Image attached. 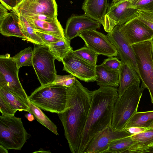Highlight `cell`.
Returning <instances> with one entry per match:
<instances>
[{"label": "cell", "instance_id": "cell-1", "mask_svg": "<svg viewBox=\"0 0 153 153\" xmlns=\"http://www.w3.org/2000/svg\"><path fill=\"white\" fill-rule=\"evenodd\" d=\"M92 91L76 79L68 87L66 108L58 114L64 130V134L72 153H79L82 135L92 99Z\"/></svg>", "mask_w": 153, "mask_h": 153}, {"label": "cell", "instance_id": "cell-2", "mask_svg": "<svg viewBox=\"0 0 153 153\" xmlns=\"http://www.w3.org/2000/svg\"><path fill=\"white\" fill-rule=\"evenodd\" d=\"M118 97L117 87H100L92 91L91 101L79 153H84L94 136L111 125L114 105Z\"/></svg>", "mask_w": 153, "mask_h": 153}, {"label": "cell", "instance_id": "cell-3", "mask_svg": "<svg viewBox=\"0 0 153 153\" xmlns=\"http://www.w3.org/2000/svg\"><path fill=\"white\" fill-rule=\"evenodd\" d=\"M68 87L53 83L41 85L28 97L30 102L47 111L57 114L65 110L67 105Z\"/></svg>", "mask_w": 153, "mask_h": 153}, {"label": "cell", "instance_id": "cell-4", "mask_svg": "<svg viewBox=\"0 0 153 153\" xmlns=\"http://www.w3.org/2000/svg\"><path fill=\"white\" fill-rule=\"evenodd\" d=\"M144 88L134 85L128 88L115 103L111 125L114 130L123 129L131 117L137 112Z\"/></svg>", "mask_w": 153, "mask_h": 153}, {"label": "cell", "instance_id": "cell-5", "mask_svg": "<svg viewBox=\"0 0 153 153\" xmlns=\"http://www.w3.org/2000/svg\"><path fill=\"white\" fill-rule=\"evenodd\" d=\"M22 118L14 115L0 116V145L6 149L21 150L30 137Z\"/></svg>", "mask_w": 153, "mask_h": 153}, {"label": "cell", "instance_id": "cell-6", "mask_svg": "<svg viewBox=\"0 0 153 153\" xmlns=\"http://www.w3.org/2000/svg\"><path fill=\"white\" fill-rule=\"evenodd\" d=\"M19 70L10 54L0 56V88L10 92L30 106L28 97L19 79Z\"/></svg>", "mask_w": 153, "mask_h": 153}, {"label": "cell", "instance_id": "cell-7", "mask_svg": "<svg viewBox=\"0 0 153 153\" xmlns=\"http://www.w3.org/2000/svg\"><path fill=\"white\" fill-rule=\"evenodd\" d=\"M131 46L136 56L141 86L148 90L153 104V62L151 54V40Z\"/></svg>", "mask_w": 153, "mask_h": 153}, {"label": "cell", "instance_id": "cell-8", "mask_svg": "<svg viewBox=\"0 0 153 153\" xmlns=\"http://www.w3.org/2000/svg\"><path fill=\"white\" fill-rule=\"evenodd\" d=\"M33 50L32 66L41 85L53 83L57 74L56 57L46 46L39 45Z\"/></svg>", "mask_w": 153, "mask_h": 153}, {"label": "cell", "instance_id": "cell-9", "mask_svg": "<svg viewBox=\"0 0 153 153\" xmlns=\"http://www.w3.org/2000/svg\"><path fill=\"white\" fill-rule=\"evenodd\" d=\"M138 15V10L129 1L111 2L108 5L105 16L104 29L108 33L116 25H123Z\"/></svg>", "mask_w": 153, "mask_h": 153}, {"label": "cell", "instance_id": "cell-10", "mask_svg": "<svg viewBox=\"0 0 153 153\" xmlns=\"http://www.w3.org/2000/svg\"><path fill=\"white\" fill-rule=\"evenodd\" d=\"M72 50L68 52L62 60L63 70L85 82L96 81V66L77 56L73 52Z\"/></svg>", "mask_w": 153, "mask_h": 153}, {"label": "cell", "instance_id": "cell-11", "mask_svg": "<svg viewBox=\"0 0 153 153\" xmlns=\"http://www.w3.org/2000/svg\"><path fill=\"white\" fill-rule=\"evenodd\" d=\"M79 36L84 41L87 47L99 55L108 57L117 56L118 52L107 35L96 30L91 29L81 33Z\"/></svg>", "mask_w": 153, "mask_h": 153}, {"label": "cell", "instance_id": "cell-12", "mask_svg": "<svg viewBox=\"0 0 153 153\" xmlns=\"http://www.w3.org/2000/svg\"><path fill=\"white\" fill-rule=\"evenodd\" d=\"M132 135L124 129L114 130L111 125H109L94 136L84 153H106L112 141Z\"/></svg>", "mask_w": 153, "mask_h": 153}, {"label": "cell", "instance_id": "cell-13", "mask_svg": "<svg viewBox=\"0 0 153 153\" xmlns=\"http://www.w3.org/2000/svg\"><path fill=\"white\" fill-rule=\"evenodd\" d=\"M13 11L24 16L42 14L56 17L57 5L56 0H23Z\"/></svg>", "mask_w": 153, "mask_h": 153}, {"label": "cell", "instance_id": "cell-14", "mask_svg": "<svg viewBox=\"0 0 153 153\" xmlns=\"http://www.w3.org/2000/svg\"><path fill=\"white\" fill-rule=\"evenodd\" d=\"M107 36L115 47L118 52L117 56L122 63L132 67L139 75L134 52L131 45L127 42L123 36L120 26L116 25Z\"/></svg>", "mask_w": 153, "mask_h": 153}, {"label": "cell", "instance_id": "cell-15", "mask_svg": "<svg viewBox=\"0 0 153 153\" xmlns=\"http://www.w3.org/2000/svg\"><path fill=\"white\" fill-rule=\"evenodd\" d=\"M120 26L123 36L131 45L153 38V30L137 17Z\"/></svg>", "mask_w": 153, "mask_h": 153}, {"label": "cell", "instance_id": "cell-16", "mask_svg": "<svg viewBox=\"0 0 153 153\" xmlns=\"http://www.w3.org/2000/svg\"><path fill=\"white\" fill-rule=\"evenodd\" d=\"M101 24L85 14L79 16L72 15L67 21L64 30L65 36L71 41L79 36L81 33L85 31L100 28Z\"/></svg>", "mask_w": 153, "mask_h": 153}, {"label": "cell", "instance_id": "cell-17", "mask_svg": "<svg viewBox=\"0 0 153 153\" xmlns=\"http://www.w3.org/2000/svg\"><path fill=\"white\" fill-rule=\"evenodd\" d=\"M24 17L35 30L47 33L61 39L66 38L64 30L57 17L44 21Z\"/></svg>", "mask_w": 153, "mask_h": 153}, {"label": "cell", "instance_id": "cell-18", "mask_svg": "<svg viewBox=\"0 0 153 153\" xmlns=\"http://www.w3.org/2000/svg\"><path fill=\"white\" fill-rule=\"evenodd\" d=\"M0 33L5 36H14L27 40L20 29L19 16L13 11L8 13L0 20Z\"/></svg>", "mask_w": 153, "mask_h": 153}, {"label": "cell", "instance_id": "cell-19", "mask_svg": "<svg viewBox=\"0 0 153 153\" xmlns=\"http://www.w3.org/2000/svg\"><path fill=\"white\" fill-rule=\"evenodd\" d=\"M108 5V0H85L82 8L85 14L103 25Z\"/></svg>", "mask_w": 153, "mask_h": 153}, {"label": "cell", "instance_id": "cell-20", "mask_svg": "<svg viewBox=\"0 0 153 153\" xmlns=\"http://www.w3.org/2000/svg\"><path fill=\"white\" fill-rule=\"evenodd\" d=\"M140 79L136 70L129 65L122 63L119 70L118 96L122 95L130 87L139 85Z\"/></svg>", "mask_w": 153, "mask_h": 153}, {"label": "cell", "instance_id": "cell-21", "mask_svg": "<svg viewBox=\"0 0 153 153\" xmlns=\"http://www.w3.org/2000/svg\"><path fill=\"white\" fill-rule=\"evenodd\" d=\"M97 85L100 87L119 86V70H109L101 64L96 66Z\"/></svg>", "mask_w": 153, "mask_h": 153}, {"label": "cell", "instance_id": "cell-22", "mask_svg": "<svg viewBox=\"0 0 153 153\" xmlns=\"http://www.w3.org/2000/svg\"><path fill=\"white\" fill-rule=\"evenodd\" d=\"M131 137L133 143L126 153H137L139 151L153 145V128H147L140 133L132 135Z\"/></svg>", "mask_w": 153, "mask_h": 153}, {"label": "cell", "instance_id": "cell-23", "mask_svg": "<svg viewBox=\"0 0 153 153\" xmlns=\"http://www.w3.org/2000/svg\"><path fill=\"white\" fill-rule=\"evenodd\" d=\"M17 14L19 19V25L20 29L26 38L27 41L36 45L47 46L45 43L37 34L35 30L26 18L21 14Z\"/></svg>", "mask_w": 153, "mask_h": 153}, {"label": "cell", "instance_id": "cell-24", "mask_svg": "<svg viewBox=\"0 0 153 153\" xmlns=\"http://www.w3.org/2000/svg\"><path fill=\"white\" fill-rule=\"evenodd\" d=\"M153 121V110L137 112L130 119L124 129L132 127H140L147 128Z\"/></svg>", "mask_w": 153, "mask_h": 153}, {"label": "cell", "instance_id": "cell-25", "mask_svg": "<svg viewBox=\"0 0 153 153\" xmlns=\"http://www.w3.org/2000/svg\"><path fill=\"white\" fill-rule=\"evenodd\" d=\"M70 41L66 38L49 45V50L59 62H62L64 56L70 51L72 50Z\"/></svg>", "mask_w": 153, "mask_h": 153}, {"label": "cell", "instance_id": "cell-26", "mask_svg": "<svg viewBox=\"0 0 153 153\" xmlns=\"http://www.w3.org/2000/svg\"><path fill=\"white\" fill-rule=\"evenodd\" d=\"M0 96L2 97L16 112L25 111L31 113L30 106L10 92L0 88Z\"/></svg>", "mask_w": 153, "mask_h": 153}, {"label": "cell", "instance_id": "cell-27", "mask_svg": "<svg viewBox=\"0 0 153 153\" xmlns=\"http://www.w3.org/2000/svg\"><path fill=\"white\" fill-rule=\"evenodd\" d=\"M31 113L41 124L56 135H58L56 126L44 113L41 109L30 102Z\"/></svg>", "mask_w": 153, "mask_h": 153}, {"label": "cell", "instance_id": "cell-28", "mask_svg": "<svg viewBox=\"0 0 153 153\" xmlns=\"http://www.w3.org/2000/svg\"><path fill=\"white\" fill-rule=\"evenodd\" d=\"M133 143L131 136L117 139L110 143L106 153H126Z\"/></svg>", "mask_w": 153, "mask_h": 153}, {"label": "cell", "instance_id": "cell-29", "mask_svg": "<svg viewBox=\"0 0 153 153\" xmlns=\"http://www.w3.org/2000/svg\"><path fill=\"white\" fill-rule=\"evenodd\" d=\"M33 50L29 47L21 50L13 57L18 68L25 66H33Z\"/></svg>", "mask_w": 153, "mask_h": 153}, {"label": "cell", "instance_id": "cell-30", "mask_svg": "<svg viewBox=\"0 0 153 153\" xmlns=\"http://www.w3.org/2000/svg\"><path fill=\"white\" fill-rule=\"evenodd\" d=\"M72 52L87 62L95 66L97 65L98 55L88 47L84 46L76 50H73Z\"/></svg>", "mask_w": 153, "mask_h": 153}, {"label": "cell", "instance_id": "cell-31", "mask_svg": "<svg viewBox=\"0 0 153 153\" xmlns=\"http://www.w3.org/2000/svg\"><path fill=\"white\" fill-rule=\"evenodd\" d=\"M76 78L71 74L65 75L56 74L55 79L53 83L55 85L68 87L74 84L76 81Z\"/></svg>", "mask_w": 153, "mask_h": 153}, {"label": "cell", "instance_id": "cell-32", "mask_svg": "<svg viewBox=\"0 0 153 153\" xmlns=\"http://www.w3.org/2000/svg\"><path fill=\"white\" fill-rule=\"evenodd\" d=\"M138 19L153 30V11L138 10Z\"/></svg>", "mask_w": 153, "mask_h": 153}, {"label": "cell", "instance_id": "cell-33", "mask_svg": "<svg viewBox=\"0 0 153 153\" xmlns=\"http://www.w3.org/2000/svg\"><path fill=\"white\" fill-rule=\"evenodd\" d=\"M122 64L117 58L110 57L104 59L101 64L109 70H119Z\"/></svg>", "mask_w": 153, "mask_h": 153}, {"label": "cell", "instance_id": "cell-34", "mask_svg": "<svg viewBox=\"0 0 153 153\" xmlns=\"http://www.w3.org/2000/svg\"><path fill=\"white\" fill-rule=\"evenodd\" d=\"M0 111L2 115L7 116L14 115L16 112L7 102L1 96H0Z\"/></svg>", "mask_w": 153, "mask_h": 153}, {"label": "cell", "instance_id": "cell-35", "mask_svg": "<svg viewBox=\"0 0 153 153\" xmlns=\"http://www.w3.org/2000/svg\"><path fill=\"white\" fill-rule=\"evenodd\" d=\"M35 31L37 34L42 39L47 46H49L52 43L56 42L62 39L47 33L36 30H35Z\"/></svg>", "mask_w": 153, "mask_h": 153}, {"label": "cell", "instance_id": "cell-36", "mask_svg": "<svg viewBox=\"0 0 153 153\" xmlns=\"http://www.w3.org/2000/svg\"><path fill=\"white\" fill-rule=\"evenodd\" d=\"M1 3L7 10H13L17 6V0H0Z\"/></svg>", "mask_w": 153, "mask_h": 153}, {"label": "cell", "instance_id": "cell-37", "mask_svg": "<svg viewBox=\"0 0 153 153\" xmlns=\"http://www.w3.org/2000/svg\"><path fill=\"white\" fill-rule=\"evenodd\" d=\"M147 129L146 128L140 127H132L128 128L125 129L132 135L136 134L142 132Z\"/></svg>", "mask_w": 153, "mask_h": 153}, {"label": "cell", "instance_id": "cell-38", "mask_svg": "<svg viewBox=\"0 0 153 153\" xmlns=\"http://www.w3.org/2000/svg\"><path fill=\"white\" fill-rule=\"evenodd\" d=\"M33 19L40 20L44 21L52 19L55 17L44 15L39 14L34 15L31 16H27Z\"/></svg>", "mask_w": 153, "mask_h": 153}, {"label": "cell", "instance_id": "cell-39", "mask_svg": "<svg viewBox=\"0 0 153 153\" xmlns=\"http://www.w3.org/2000/svg\"><path fill=\"white\" fill-rule=\"evenodd\" d=\"M8 10L1 3L0 4V20L3 18L9 13Z\"/></svg>", "mask_w": 153, "mask_h": 153}, {"label": "cell", "instance_id": "cell-40", "mask_svg": "<svg viewBox=\"0 0 153 153\" xmlns=\"http://www.w3.org/2000/svg\"><path fill=\"white\" fill-rule=\"evenodd\" d=\"M142 0H112V2L116 3L124 1H128L130 2L133 4L135 9V7L136 5Z\"/></svg>", "mask_w": 153, "mask_h": 153}, {"label": "cell", "instance_id": "cell-41", "mask_svg": "<svg viewBox=\"0 0 153 153\" xmlns=\"http://www.w3.org/2000/svg\"><path fill=\"white\" fill-rule=\"evenodd\" d=\"M153 153V145L140 150L137 152V153Z\"/></svg>", "mask_w": 153, "mask_h": 153}, {"label": "cell", "instance_id": "cell-42", "mask_svg": "<svg viewBox=\"0 0 153 153\" xmlns=\"http://www.w3.org/2000/svg\"><path fill=\"white\" fill-rule=\"evenodd\" d=\"M25 116L30 121H32L34 120V117L31 113H29L26 114H25Z\"/></svg>", "mask_w": 153, "mask_h": 153}, {"label": "cell", "instance_id": "cell-43", "mask_svg": "<svg viewBox=\"0 0 153 153\" xmlns=\"http://www.w3.org/2000/svg\"><path fill=\"white\" fill-rule=\"evenodd\" d=\"M0 152L1 153H8V152L7 149H6L4 147L1 145H0Z\"/></svg>", "mask_w": 153, "mask_h": 153}, {"label": "cell", "instance_id": "cell-44", "mask_svg": "<svg viewBox=\"0 0 153 153\" xmlns=\"http://www.w3.org/2000/svg\"><path fill=\"white\" fill-rule=\"evenodd\" d=\"M151 54L152 59L153 62V38L151 39Z\"/></svg>", "mask_w": 153, "mask_h": 153}, {"label": "cell", "instance_id": "cell-45", "mask_svg": "<svg viewBox=\"0 0 153 153\" xmlns=\"http://www.w3.org/2000/svg\"><path fill=\"white\" fill-rule=\"evenodd\" d=\"M147 128H153V121L151 123Z\"/></svg>", "mask_w": 153, "mask_h": 153}, {"label": "cell", "instance_id": "cell-46", "mask_svg": "<svg viewBox=\"0 0 153 153\" xmlns=\"http://www.w3.org/2000/svg\"><path fill=\"white\" fill-rule=\"evenodd\" d=\"M23 0H17V5L20 3Z\"/></svg>", "mask_w": 153, "mask_h": 153}]
</instances>
